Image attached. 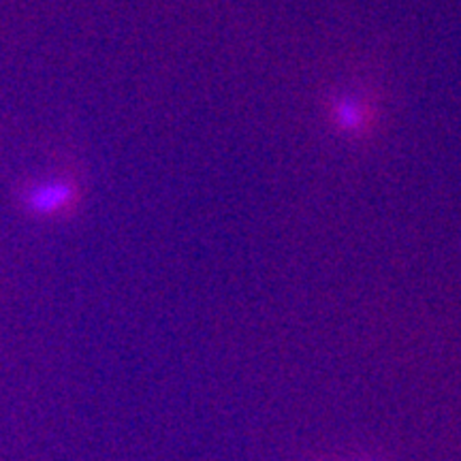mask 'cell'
Wrapping results in <instances>:
<instances>
[{
	"label": "cell",
	"mask_w": 461,
	"mask_h": 461,
	"mask_svg": "<svg viewBox=\"0 0 461 461\" xmlns=\"http://www.w3.org/2000/svg\"><path fill=\"white\" fill-rule=\"evenodd\" d=\"M333 120H336L339 129L355 132L363 129L367 113L361 103H357L353 99H339L336 101V105H333Z\"/></svg>",
	"instance_id": "6da1fadb"
},
{
	"label": "cell",
	"mask_w": 461,
	"mask_h": 461,
	"mask_svg": "<svg viewBox=\"0 0 461 461\" xmlns=\"http://www.w3.org/2000/svg\"><path fill=\"white\" fill-rule=\"evenodd\" d=\"M71 197V188L65 186V184H56V186H45L34 194L32 203L39 207V210H51V207L62 205L65 201Z\"/></svg>",
	"instance_id": "7a4b0ae2"
}]
</instances>
